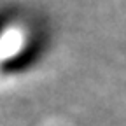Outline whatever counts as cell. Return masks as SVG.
<instances>
[{"label":"cell","instance_id":"6da1fadb","mask_svg":"<svg viewBox=\"0 0 126 126\" xmlns=\"http://www.w3.org/2000/svg\"><path fill=\"white\" fill-rule=\"evenodd\" d=\"M5 21H7V18L4 14H0V33H2V30H4V26H5Z\"/></svg>","mask_w":126,"mask_h":126}]
</instances>
